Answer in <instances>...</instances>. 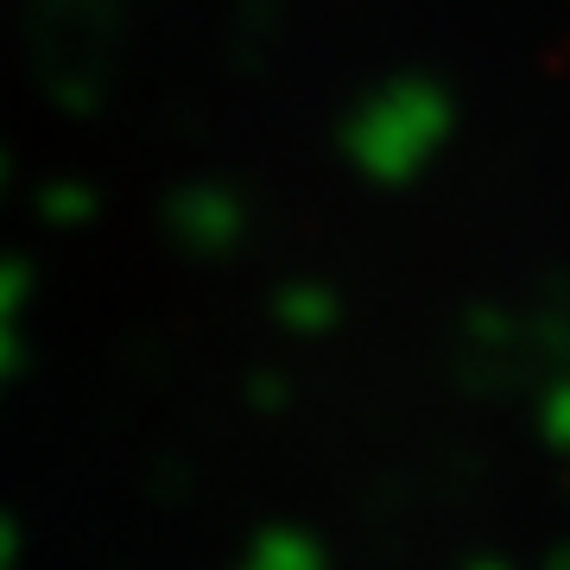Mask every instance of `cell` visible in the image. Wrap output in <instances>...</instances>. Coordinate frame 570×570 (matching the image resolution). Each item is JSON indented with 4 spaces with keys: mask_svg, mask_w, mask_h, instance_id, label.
Returning <instances> with one entry per match:
<instances>
[]
</instances>
